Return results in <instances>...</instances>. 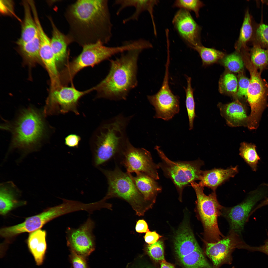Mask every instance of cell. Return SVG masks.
<instances>
[{
	"label": "cell",
	"mask_w": 268,
	"mask_h": 268,
	"mask_svg": "<svg viewBox=\"0 0 268 268\" xmlns=\"http://www.w3.org/2000/svg\"><path fill=\"white\" fill-rule=\"evenodd\" d=\"M69 26L67 35L71 43L84 46L100 41L107 44L112 36L108 0H79L66 8Z\"/></svg>",
	"instance_id": "1"
},
{
	"label": "cell",
	"mask_w": 268,
	"mask_h": 268,
	"mask_svg": "<svg viewBox=\"0 0 268 268\" xmlns=\"http://www.w3.org/2000/svg\"><path fill=\"white\" fill-rule=\"evenodd\" d=\"M143 50H131L119 58L110 60L108 74L93 87L98 97L114 100L126 99L129 92L137 85V62Z\"/></svg>",
	"instance_id": "2"
},
{
	"label": "cell",
	"mask_w": 268,
	"mask_h": 268,
	"mask_svg": "<svg viewBox=\"0 0 268 268\" xmlns=\"http://www.w3.org/2000/svg\"><path fill=\"white\" fill-rule=\"evenodd\" d=\"M134 115L120 114L105 122L96 135L94 149L95 165H101L120 157L129 141L126 129Z\"/></svg>",
	"instance_id": "3"
},
{
	"label": "cell",
	"mask_w": 268,
	"mask_h": 268,
	"mask_svg": "<svg viewBox=\"0 0 268 268\" xmlns=\"http://www.w3.org/2000/svg\"><path fill=\"white\" fill-rule=\"evenodd\" d=\"M107 180L108 187L105 200L116 197L128 202L137 215L143 216L151 207L138 191L129 174L123 171L117 166L113 170L100 168Z\"/></svg>",
	"instance_id": "4"
},
{
	"label": "cell",
	"mask_w": 268,
	"mask_h": 268,
	"mask_svg": "<svg viewBox=\"0 0 268 268\" xmlns=\"http://www.w3.org/2000/svg\"><path fill=\"white\" fill-rule=\"evenodd\" d=\"M82 47L80 54L67 64L60 73L62 86H67L83 69L88 67H93L116 54L126 52L128 50V46L125 44L108 47L100 41L87 44Z\"/></svg>",
	"instance_id": "5"
},
{
	"label": "cell",
	"mask_w": 268,
	"mask_h": 268,
	"mask_svg": "<svg viewBox=\"0 0 268 268\" xmlns=\"http://www.w3.org/2000/svg\"><path fill=\"white\" fill-rule=\"evenodd\" d=\"M190 184L197 196L196 210L203 228V239L209 242H217L225 236L218 223V218L221 216L223 206L218 201L215 191L206 195L203 192V187L199 183L195 181Z\"/></svg>",
	"instance_id": "6"
},
{
	"label": "cell",
	"mask_w": 268,
	"mask_h": 268,
	"mask_svg": "<svg viewBox=\"0 0 268 268\" xmlns=\"http://www.w3.org/2000/svg\"><path fill=\"white\" fill-rule=\"evenodd\" d=\"M155 149L162 162L158 165L165 176L170 178L174 184L181 201L184 189L193 182L200 180L203 165L200 160L192 161L174 162L170 160L158 146Z\"/></svg>",
	"instance_id": "7"
},
{
	"label": "cell",
	"mask_w": 268,
	"mask_h": 268,
	"mask_svg": "<svg viewBox=\"0 0 268 268\" xmlns=\"http://www.w3.org/2000/svg\"><path fill=\"white\" fill-rule=\"evenodd\" d=\"M246 64L250 75L247 97L251 107L248 116L247 127L250 130L258 127L262 114L267 105L268 96V84L261 77L260 73L248 57Z\"/></svg>",
	"instance_id": "8"
},
{
	"label": "cell",
	"mask_w": 268,
	"mask_h": 268,
	"mask_svg": "<svg viewBox=\"0 0 268 268\" xmlns=\"http://www.w3.org/2000/svg\"><path fill=\"white\" fill-rule=\"evenodd\" d=\"M13 125V144L16 147L26 148L33 146L41 138L44 131L40 115L32 109L23 111Z\"/></svg>",
	"instance_id": "9"
},
{
	"label": "cell",
	"mask_w": 268,
	"mask_h": 268,
	"mask_svg": "<svg viewBox=\"0 0 268 268\" xmlns=\"http://www.w3.org/2000/svg\"><path fill=\"white\" fill-rule=\"evenodd\" d=\"M240 235L230 230L226 236L217 242H209L202 239L203 252L212 261L213 268L232 263L233 252L236 248L243 249L245 243Z\"/></svg>",
	"instance_id": "10"
},
{
	"label": "cell",
	"mask_w": 268,
	"mask_h": 268,
	"mask_svg": "<svg viewBox=\"0 0 268 268\" xmlns=\"http://www.w3.org/2000/svg\"><path fill=\"white\" fill-rule=\"evenodd\" d=\"M120 163L127 172L145 174L155 180L159 179L158 165L153 162L150 153L143 148L134 146L129 141L120 157Z\"/></svg>",
	"instance_id": "11"
},
{
	"label": "cell",
	"mask_w": 268,
	"mask_h": 268,
	"mask_svg": "<svg viewBox=\"0 0 268 268\" xmlns=\"http://www.w3.org/2000/svg\"><path fill=\"white\" fill-rule=\"evenodd\" d=\"M268 189V185H261L238 204L230 207H223L221 216L228 221L230 230L240 235L252 208L266 195Z\"/></svg>",
	"instance_id": "12"
},
{
	"label": "cell",
	"mask_w": 268,
	"mask_h": 268,
	"mask_svg": "<svg viewBox=\"0 0 268 268\" xmlns=\"http://www.w3.org/2000/svg\"><path fill=\"white\" fill-rule=\"evenodd\" d=\"M68 212L67 207L64 203L49 208L38 214L26 218L21 223L2 228L0 230V235L9 239L23 233H30L40 229L52 219Z\"/></svg>",
	"instance_id": "13"
},
{
	"label": "cell",
	"mask_w": 268,
	"mask_h": 268,
	"mask_svg": "<svg viewBox=\"0 0 268 268\" xmlns=\"http://www.w3.org/2000/svg\"><path fill=\"white\" fill-rule=\"evenodd\" d=\"M168 66L166 70L163 83L160 89L155 94L148 96L147 99L154 107L156 111L155 118L165 121L171 119L180 110L179 98L174 95L170 89L168 84Z\"/></svg>",
	"instance_id": "14"
},
{
	"label": "cell",
	"mask_w": 268,
	"mask_h": 268,
	"mask_svg": "<svg viewBox=\"0 0 268 268\" xmlns=\"http://www.w3.org/2000/svg\"><path fill=\"white\" fill-rule=\"evenodd\" d=\"M94 227V222L89 218L78 228L67 229V244L71 251L85 257L94 250L95 238L92 233Z\"/></svg>",
	"instance_id": "15"
},
{
	"label": "cell",
	"mask_w": 268,
	"mask_h": 268,
	"mask_svg": "<svg viewBox=\"0 0 268 268\" xmlns=\"http://www.w3.org/2000/svg\"><path fill=\"white\" fill-rule=\"evenodd\" d=\"M93 90V87L81 91L73 86H62L52 91L50 99V110L52 112L61 113L72 111L78 114L77 106L78 100L84 95Z\"/></svg>",
	"instance_id": "16"
},
{
	"label": "cell",
	"mask_w": 268,
	"mask_h": 268,
	"mask_svg": "<svg viewBox=\"0 0 268 268\" xmlns=\"http://www.w3.org/2000/svg\"><path fill=\"white\" fill-rule=\"evenodd\" d=\"M172 23L179 35L190 47L202 45L201 28L189 11L180 9L175 14Z\"/></svg>",
	"instance_id": "17"
},
{
	"label": "cell",
	"mask_w": 268,
	"mask_h": 268,
	"mask_svg": "<svg viewBox=\"0 0 268 268\" xmlns=\"http://www.w3.org/2000/svg\"><path fill=\"white\" fill-rule=\"evenodd\" d=\"M220 113L230 127H247L248 116L244 105L238 100L229 103L218 105Z\"/></svg>",
	"instance_id": "18"
},
{
	"label": "cell",
	"mask_w": 268,
	"mask_h": 268,
	"mask_svg": "<svg viewBox=\"0 0 268 268\" xmlns=\"http://www.w3.org/2000/svg\"><path fill=\"white\" fill-rule=\"evenodd\" d=\"M159 1L155 0H115L114 4L119 5V7L116 13L119 15L124 9L129 7L135 8V10L131 16L123 20V23L126 24L131 21H137L142 13L147 11L151 16L153 24L154 32H156L153 15V9L157 5Z\"/></svg>",
	"instance_id": "19"
},
{
	"label": "cell",
	"mask_w": 268,
	"mask_h": 268,
	"mask_svg": "<svg viewBox=\"0 0 268 268\" xmlns=\"http://www.w3.org/2000/svg\"><path fill=\"white\" fill-rule=\"evenodd\" d=\"M237 167H231L226 169L214 168L202 171L199 184L204 187L210 188L215 191L217 187L223 182L235 176L238 172Z\"/></svg>",
	"instance_id": "20"
},
{
	"label": "cell",
	"mask_w": 268,
	"mask_h": 268,
	"mask_svg": "<svg viewBox=\"0 0 268 268\" xmlns=\"http://www.w3.org/2000/svg\"><path fill=\"white\" fill-rule=\"evenodd\" d=\"M128 173L145 200L151 205L153 204L157 195L162 190L161 186L155 179L145 174L138 173L134 176L131 173Z\"/></svg>",
	"instance_id": "21"
},
{
	"label": "cell",
	"mask_w": 268,
	"mask_h": 268,
	"mask_svg": "<svg viewBox=\"0 0 268 268\" xmlns=\"http://www.w3.org/2000/svg\"><path fill=\"white\" fill-rule=\"evenodd\" d=\"M19 191L18 188L11 182L2 183L0 185V213L6 215L14 208L25 204L17 198Z\"/></svg>",
	"instance_id": "22"
},
{
	"label": "cell",
	"mask_w": 268,
	"mask_h": 268,
	"mask_svg": "<svg viewBox=\"0 0 268 268\" xmlns=\"http://www.w3.org/2000/svg\"><path fill=\"white\" fill-rule=\"evenodd\" d=\"M50 20L52 29L51 39L52 49L57 65L58 64L62 65L67 59V47L71 42L67 35L62 33L57 28L51 18Z\"/></svg>",
	"instance_id": "23"
},
{
	"label": "cell",
	"mask_w": 268,
	"mask_h": 268,
	"mask_svg": "<svg viewBox=\"0 0 268 268\" xmlns=\"http://www.w3.org/2000/svg\"><path fill=\"white\" fill-rule=\"evenodd\" d=\"M46 233L39 229L30 233L27 239L28 247L38 265L42 263L46 250Z\"/></svg>",
	"instance_id": "24"
},
{
	"label": "cell",
	"mask_w": 268,
	"mask_h": 268,
	"mask_svg": "<svg viewBox=\"0 0 268 268\" xmlns=\"http://www.w3.org/2000/svg\"><path fill=\"white\" fill-rule=\"evenodd\" d=\"M40 56L49 74L51 82H58L60 81V73L50 41H44L40 43Z\"/></svg>",
	"instance_id": "25"
},
{
	"label": "cell",
	"mask_w": 268,
	"mask_h": 268,
	"mask_svg": "<svg viewBox=\"0 0 268 268\" xmlns=\"http://www.w3.org/2000/svg\"><path fill=\"white\" fill-rule=\"evenodd\" d=\"M24 17L22 25L20 38L17 42L19 46L33 39L38 34V30L34 19L31 12V8L28 1H24Z\"/></svg>",
	"instance_id": "26"
},
{
	"label": "cell",
	"mask_w": 268,
	"mask_h": 268,
	"mask_svg": "<svg viewBox=\"0 0 268 268\" xmlns=\"http://www.w3.org/2000/svg\"><path fill=\"white\" fill-rule=\"evenodd\" d=\"M180 262L184 268H213L208 262L203 250L200 248L191 254L182 258Z\"/></svg>",
	"instance_id": "27"
},
{
	"label": "cell",
	"mask_w": 268,
	"mask_h": 268,
	"mask_svg": "<svg viewBox=\"0 0 268 268\" xmlns=\"http://www.w3.org/2000/svg\"><path fill=\"white\" fill-rule=\"evenodd\" d=\"M253 33L251 17L247 10L245 14L239 37L234 45L237 51L239 52L242 49L246 48V44L252 37Z\"/></svg>",
	"instance_id": "28"
},
{
	"label": "cell",
	"mask_w": 268,
	"mask_h": 268,
	"mask_svg": "<svg viewBox=\"0 0 268 268\" xmlns=\"http://www.w3.org/2000/svg\"><path fill=\"white\" fill-rule=\"evenodd\" d=\"M254 144L243 142L240 144L239 155L250 167L253 171L257 169V164L260 160Z\"/></svg>",
	"instance_id": "29"
},
{
	"label": "cell",
	"mask_w": 268,
	"mask_h": 268,
	"mask_svg": "<svg viewBox=\"0 0 268 268\" xmlns=\"http://www.w3.org/2000/svg\"><path fill=\"white\" fill-rule=\"evenodd\" d=\"M251 61L257 69H262L268 65V49L255 43L250 51Z\"/></svg>",
	"instance_id": "30"
},
{
	"label": "cell",
	"mask_w": 268,
	"mask_h": 268,
	"mask_svg": "<svg viewBox=\"0 0 268 268\" xmlns=\"http://www.w3.org/2000/svg\"><path fill=\"white\" fill-rule=\"evenodd\" d=\"M192 49L198 53L203 63L206 64L214 63L223 58L225 55L224 53L221 51L205 47L202 45L195 46Z\"/></svg>",
	"instance_id": "31"
},
{
	"label": "cell",
	"mask_w": 268,
	"mask_h": 268,
	"mask_svg": "<svg viewBox=\"0 0 268 268\" xmlns=\"http://www.w3.org/2000/svg\"><path fill=\"white\" fill-rule=\"evenodd\" d=\"M187 86L185 88L186 96V106L189 118V130L193 127V122L196 116L195 113V103L193 95V90L192 88L191 78L186 76Z\"/></svg>",
	"instance_id": "32"
},
{
	"label": "cell",
	"mask_w": 268,
	"mask_h": 268,
	"mask_svg": "<svg viewBox=\"0 0 268 268\" xmlns=\"http://www.w3.org/2000/svg\"><path fill=\"white\" fill-rule=\"evenodd\" d=\"M19 46L22 53L27 58L33 60L40 59L38 34L32 40Z\"/></svg>",
	"instance_id": "33"
},
{
	"label": "cell",
	"mask_w": 268,
	"mask_h": 268,
	"mask_svg": "<svg viewBox=\"0 0 268 268\" xmlns=\"http://www.w3.org/2000/svg\"><path fill=\"white\" fill-rule=\"evenodd\" d=\"M237 79L234 74L227 73L221 78L219 81V88L220 92L231 94L237 93L238 82Z\"/></svg>",
	"instance_id": "34"
},
{
	"label": "cell",
	"mask_w": 268,
	"mask_h": 268,
	"mask_svg": "<svg viewBox=\"0 0 268 268\" xmlns=\"http://www.w3.org/2000/svg\"><path fill=\"white\" fill-rule=\"evenodd\" d=\"M224 65L230 71L238 72L243 69L244 63L241 56L236 52L229 54L223 59Z\"/></svg>",
	"instance_id": "35"
},
{
	"label": "cell",
	"mask_w": 268,
	"mask_h": 268,
	"mask_svg": "<svg viewBox=\"0 0 268 268\" xmlns=\"http://www.w3.org/2000/svg\"><path fill=\"white\" fill-rule=\"evenodd\" d=\"M204 5L203 2L199 0H177L175 1L173 5L174 7L184 9L189 11H193L197 18L199 16L200 9Z\"/></svg>",
	"instance_id": "36"
},
{
	"label": "cell",
	"mask_w": 268,
	"mask_h": 268,
	"mask_svg": "<svg viewBox=\"0 0 268 268\" xmlns=\"http://www.w3.org/2000/svg\"><path fill=\"white\" fill-rule=\"evenodd\" d=\"M147 251L149 256L155 261L161 263L165 261L162 241L158 240L154 244H148L147 247Z\"/></svg>",
	"instance_id": "37"
},
{
	"label": "cell",
	"mask_w": 268,
	"mask_h": 268,
	"mask_svg": "<svg viewBox=\"0 0 268 268\" xmlns=\"http://www.w3.org/2000/svg\"><path fill=\"white\" fill-rule=\"evenodd\" d=\"M255 43L259 45L262 48L268 49V25L259 24L256 30Z\"/></svg>",
	"instance_id": "38"
},
{
	"label": "cell",
	"mask_w": 268,
	"mask_h": 268,
	"mask_svg": "<svg viewBox=\"0 0 268 268\" xmlns=\"http://www.w3.org/2000/svg\"><path fill=\"white\" fill-rule=\"evenodd\" d=\"M250 83V80L243 75H240L239 78L238 88L237 95L239 97H247V90Z\"/></svg>",
	"instance_id": "39"
},
{
	"label": "cell",
	"mask_w": 268,
	"mask_h": 268,
	"mask_svg": "<svg viewBox=\"0 0 268 268\" xmlns=\"http://www.w3.org/2000/svg\"><path fill=\"white\" fill-rule=\"evenodd\" d=\"M85 257L71 251L70 258L73 268H88Z\"/></svg>",
	"instance_id": "40"
},
{
	"label": "cell",
	"mask_w": 268,
	"mask_h": 268,
	"mask_svg": "<svg viewBox=\"0 0 268 268\" xmlns=\"http://www.w3.org/2000/svg\"><path fill=\"white\" fill-rule=\"evenodd\" d=\"M80 139L79 136L75 134H71L65 138V143L69 147H76L78 146Z\"/></svg>",
	"instance_id": "41"
},
{
	"label": "cell",
	"mask_w": 268,
	"mask_h": 268,
	"mask_svg": "<svg viewBox=\"0 0 268 268\" xmlns=\"http://www.w3.org/2000/svg\"><path fill=\"white\" fill-rule=\"evenodd\" d=\"M161 236L155 231L147 232L144 236V240L149 244H154L157 242Z\"/></svg>",
	"instance_id": "42"
},
{
	"label": "cell",
	"mask_w": 268,
	"mask_h": 268,
	"mask_svg": "<svg viewBox=\"0 0 268 268\" xmlns=\"http://www.w3.org/2000/svg\"><path fill=\"white\" fill-rule=\"evenodd\" d=\"M244 249L252 252H260L268 255V238L265 242L264 245L259 246H251L246 244Z\"/></svg>",
	"instance_id": "43"
},
{
	"label": "cell",
	"mask_w": 268,
	"mask_h": 268,
	"mask_svg": "<svg viewBox=\"0 0 268 268\" xmlns=\"http://www.w3.org/2000/svg\"><path fill=\"white\" fill-rule=\"evenodd\" d=\"M135 230L137 232L139 233H147L149 231L147 223L143 219L139 220L137 221Z\"/></svg>",
	"instance_id": "44"
},
{
	"label": "cell",
	"mask_w": 268,
	"mask_h": 268,
	"mask_svg": "<svg viewBox=\"0 0 268 268\" xmlns=\"http://www.w3.org/2000/svg\"><path fill=\"white\" fill-rule=\"evenodd\" d=\"M7 1L0 0V5L1 6V12L2 13L8 14L10 12L13 14L12 2L6 1Z\"/></svg>",
	"instance_id": "45"
},
{
	"label": "cell",
	"mask_w": 268,
	"mask_h": 268,
	"mask_svg": "<svg viewBox=\"0 0 268 268\" xmlns=\"http://www.w3.org/2000/svg\"><path fill=\"white\" fill-rule=\"evenodd\" d=\"M268 205V197L263 201L260 204L258 205L257 207L252 211L250 214V215H251L257 209L261 208L262 207Z\"/></svg>",
	"instance_id": "46"
},
{
	"label": "cell",
	"mask_w": 268,
	"mask_h": 268,
	"mask_svg": "<svg viewBox=\"0 0 268 268\" xmlns=\"http://www.w3.org/2000/svg\"><path fill=\"white\" fill-rule=\"evenodd\" d=\"M160 268H175L171 264L165 261L160 263Z\"/></svg>",
	"instance_id": "47"
},
{
	"label": "cell",
	"mask_w": 268,
	"mask_h": 268,
	"mask_svg": "<svg viewBox=\"0 0 268 268\" xmlns=\"http://www.w3.org/2000/svg\"><path fill=\"white\" fill-rule=\"evenodd\" d=\"M138 268H151L150 267L147 266H142L139 267Z\"/></svg>",
	"instance_id": "48"
},
{
	"label": "cell",
	"mask_w": 268,
	"mask_h": 268,
	"mask_svg": "<svg viewBox=\"0 0 268 268\" xmlns=\"http://www.w3.org/2000/svg\"><path fill=\"white\" fill-rule=\"evenodd\" d=\"M102 200H103V201H104V200H103V199H102ZM105 205V206H106V207H107V206H106Z\"/></svg>",
	"instance_id": "49"
}]
</instances>
